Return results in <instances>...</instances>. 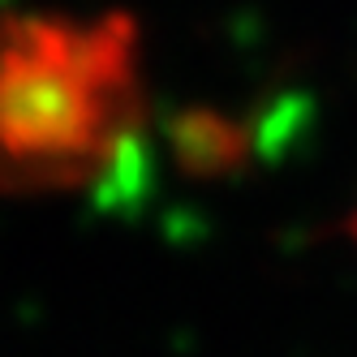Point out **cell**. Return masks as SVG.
Instances as JSON below:
<instances>
[{
	"label": "cell",
	"mask_w": 357,
	"mask_h": 357,
	"mask_svg": "<svg viewBox=\"0 0 357 357\" xmlns=\"http://www.w3.org/2000/svg\"><path fill=\"white\" fill-rule=\"evenodd\" d=\"M349 228H353V237H357V211H353V224H349Z\"/></svg>",
	"instance_id": "7a4b0ae2"
},
{
	"label": "cell",
	"mask_w": 357,
	"mask_h": 357,
	"mask_svg": "<svg viewBox=\"0 0 357 357\" xmlns=\"http://www.w3.org/2000/svg\"><path fill=\"white\" fill-rule=\"evenodd\" d=\"M142 130V52L116 13L0 17V190L56 194L108 176Z\"/></svg>",
	"instance_id": "6da1fadb"
}]
</instances>
